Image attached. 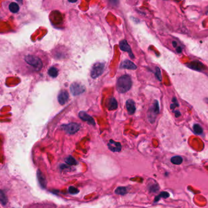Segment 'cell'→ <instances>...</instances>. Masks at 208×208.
I'll return each instance as SVG.
<instances>
[{
	"mask_svg": "<svg viewBox=\"0 0 208 208\" xmlns=\"http://www.w3.org/2000/svg\"><path fill=\"white\" fill-rule=\"evenodd\" d=\"M50 62L48 54L36 46L26 48L12 58L14 70L22 76H35L42 73Z\"/></svg>",
	"mask_w": 208,
	"mask_h": 208,
	"instance_id": "obj_1",
	"label": "cell"
},
{
	"mask_svg": "<svg viewBox=\"0 0 208 208\" xmlns=\"http://www.w3.org/2000/svg\"><path fill=\"white\" fill-rule=\"evenodd\" d=\"M132 86V80L129 75H123L117 81L116 88L118 92L125 93L130 90Z\"/></svg>",
	"mask_w": 208,
	"mask_h": 208,
	"instance_id": "obj_2",
	"label": "cell"
},
{
	"mask_svg": "<svg viewBox=\"0 0 208 208\" xmlns=\"http://www.w3.org/2000/svg\"><path fill=\"white\" fill-rule=\"evenodd\" d=\"M104 64L101 62H97L95 64L91 70L90 75L92 78L95 79L99 77L104 71Z\"/></svg>",
	"mask_w": 208,
	"mask_h": 208,
	"instance_id": "obj_3",
	"label": "cell"
},
{
	"mask_svg": "<svg viewBox=\"0 0 208 208\" xmlns=\"http://www.w3.org/2000/svg\"><path fill=\"white\" fill-rule=\"evenodd\" d=\"M85 90V87L83 85L79 83H77V82L73 83L70 86V91L71 93L75 96H76L84 93Z\"/></svg>",
	"mask_w": 208,
	"mask_h": 208,
	"instance_id": "obj_4",
	"label": "cell"
},
{
	"mask_svg": "<svg viewBox=\"0 0 208 208\" xmlns=\"http://www.w3.org/2000/svg\"><path fill=\"white\" fill-rule=\"evenodd\" d=\"M62 128L68 134H73L76 133L80 129V126L76 123H70L67 125L62 126Z\"/></svg>",
	"mask_w": 208,
	"mask_h": 208,
	"instance_id": "obj_5",
	"label": "cell"
},
{
	"mask_svg": "<svg viewBox=\"0 0 208 208\" xmlns=\"http://www.w3.org/2000/svg\"><path fill=\"white\" fill-rule=\"evenodd\" d=\"M69 99V94L68 93V92L65 90H61L57 96V100L59 103L60 104H65L68 100Z\"/></svg>",
	"mask_w": 208,
	"mask_h": 208,
	"instance_id": "obj_6",
	"label": "cell"
},
{
	"mask_svg": "<svg viewBox=\"0 0 208 208\" xmlns=\"http://www.w3.org/2000/svg\"><path fill=\"white\" fill-rule=\"evenodd\" d=\"M120 48L121 50L122 51H126V52H128L129 53V57L131 58V59H134V56L133 55V53L131 51V47L130 46L128 45L127 41L126 40H121L120 42Z\"/></svg>",
	"mask_w": 208,
	"mask_h": 208,
	"instance_id": "obj_7",
	"label": "cell"
},
{
	"mask_svg": "<svg viewBox=\"0 0 208 208\" xmlns=\"http://www.w3.org/2000/svg\"><path fill=\"white\" fill-rule=\"evenodd\" d=\"M109 149L113 152H119L121 150V145L120 143L115 142L113 140H110L108 144Z\"/></svg>",
	"mask_w": 208,
	"mask_h": 208,
	"instance_id": "obj_8",
	"label": "cell"
},
{
	"mask_svg": "<svg viewBox=\"0 0 208 208\" xmlns=\"http://www.w3.org/2000/svg\"><path fill=\"white\" fill-rule=\"evenodd\" d=\"M37 179L40 187L42 189H46L47 186V181L45 175L39 169L37 172Z\"/></svg>",
	"mask_w": 208,
	"mask_h": 208,
	"instance_id": "obj_9",
	"label": "cell"
},
{
	"mask_svg": "<svg viewBox=\"0 0 208 208\" xmlns=\"http://www.w3.org/2000/svg\"><path fill=\"white\" fill-rule=\"evenodd\" d=\"M79 117L81 120L85 121H87V123H89L90 125H92L93 126L95 125V122L94 119L85 112H84V111L80 112L79 114Z\"/></svg>",
	"mask_w": 208,
	"mask_h": 208,
	"instance_id": "obj_10",
	"label": "cell"
},
{
	"mask_svg": "<svg viewBox=\"0 0 208 208\" xmlns=\"http://www.w3.org/2000/svg\"><path fill=\"white\" fill-rule=\"evenodd\" d=\"M126 109L128 112V114L130 115H132L136 111V104L134 100L129 99L126 102Z\"/></svg>",
	"mask_w": 208,
	"mask_h": 208,
	"instance_id": "obj_11",
	"label": "cell"
},
{
	"mask_svg": "<svg viewBox=\"0 0 208 208\" xmlns=\"http://www.w3.org/2000/svg\"><path fill=\"white\" fill-rule=\"evenodd\" d=\"M121 68H125L129 70H136L137 66L129 60H125L120 65Z\"/></svg>",
	"mask_w": 208,
	"mask_h": 208,
	"instance_id": "obj_12",
	"label": "cell"
},
{
	"mask_svg": "<svg viewBox=\"0 0 208 208\" xmlns=\"http://www.w3.org/2000/svg\"><path fill=\"white\" fill-rule=\"evenodd\" d=\"M8 9L12 13L16 14L20 10V6L15 2H9Z\"/></svg>",
	"mask_w": 208,
	"mask_h": 208,
	"instance_id": "obj_13",
	"label": "cell"
},
{
	"mask_svg": "<svg viewBox=\"0 0 208 208\" xmlns=\"http://www.w3.org/2000/svg\"><path fill=\"white\" fill-rule=\"evenodd\" d=\"M108 109L109 111H113L117 108L118 103L114 98H111L108 102Z\"/></svg>",
	"mask_w": 208,
	"mask_h": 208,
	"instance_id": "obj_14",
	"label": "cell"
},
{
	"mask_svg": "<svg viewBox=\"0 0 208 208\" xmlns=\"http://www.w3.org/2000/svg\"><path fill=\"white\" fill-rule=\"evenodd\" d=\"M58 69L55 67H51L48 70V75H50L51 77L55 78L58 75Z\"/></svg>",
	"mask_w": 208,
	"mask_h": 208,
	"instance_id": "obj_15",
	"label": "cell"
},
{
	"mask_svg": "<svg viewBox=\"0 0 208 208\" xmlns=\"http://www.w3.org/2000/svg\"><path fill=\"white\" fill-rule=\"evenodd\" d=\"M150 112L153 114V115L155 116L156 114H157L159 113V103L157 100L155 101V103L154 104V106L153 107V109H150Z\"/></svg>",
	"mask_w": 208,
	"mask_h": 208,
	"instance_id": "obj_16",
	"label": "cell"
},
{
	"mask_svg": "<svg viewBox=\"0 0 208 208\" xmlns=\"http://www.w3.org/2000/svg\"><path fill=\"white\" fill-rule=\"evenodd\" d=\"M182 158L179 156H175L171 158V162L175 165H180L182 162Z\"/></svg>",
	"mask_w": 208,
	"mask_h": 208,
	"instance_id": "obj_17",
	"label": "cell"
},
{
	"mask_svg": "<svg viewBox=\"0 0 208 208\" xmlns=\"http://www.w3.org/2000/svg\"><path fill=\"white\" fill-rule=\"evenodd\" d=\"M0 202H1V204L3 206H6L7 204L8 200L7 198L6 197V195L1 190H0Z\"/></svg>",
	"mask_w": 208,
	"mask_h": 208,
	"instance_id": "obj_18",
	"label": "cell"
},
{
	"mask_svg": "<svg viewBox=\"0 0 208 208\" xmlns=\"http://www.w3.org/2000/svg\"><path fill=\"white\" fill-rule=\"evenodd\" d=\"M65 162L70 165H74L78 164V162L76 161V160L71 156H69L65 159Z\"/></svg>",
	"mask_w": 208,
	"mask_h": 208,
	"instance_id": "obj_19",
	"label": "cell"
},
{
	"mask_svg": "<svg viewBox=\"0 0 208 208\" xmlns=\"http://www.w3.org/2000/svg\"><path fill=\"white\" fill-rule=\"evenodd\" d=\"M170 196V194L167 192H162L159 195H158L157 196H156L155 197L154 199V202H157L161 198H167Z\"/></svg>",
	"mask_w": 208,
	"mask_h": 208,
	"instance_id": "obj_20",
	"label": "cell"
},
{
	"mask_svg": "<svg viewBox=\"0 0 208 208\" xmlns=\"http://www.w3.org/2000/svg\"><path fill=\"white\" fill-rule=\"evenodd\" d=\"M115 193L117 195H124L127 193V189L125 187H118L115 189Z\"/></svg>",
	"mask_w": 208,
	"mask_h": 208,
	"instance_id": "obj_21",
	"label": "cell"
},
{
	"mask_svg": "<svg viewBox=\"0 0 208 208\" xmlns=\"http://www.w3.org/2000/svg\"><path fill=\"white\" fill-rule=\"evenodd\" d=\"M194 132L196 134H201L203 133V128L198 124H195L193 126Z\"/></svg>",
	"mask_w": 208,
	"mask_h": 208,
	"instance_id": "obj_22",
	"label": "cell"
},
{
	"mask_svg": "<svg viewBox=\"0 0 208 208\" xmlns=\"http://www.w3.org/2000/svg\"><path fill=\"white\" fill-rule=\"evenodd\" d=\"M148 189H149L150 192H157L159 190V186L157 185V184L156 182L153 183L152 185L151 184H149Z\"/></svg>",
	"mask_w": 208,
	"mask_h": 208,
	"instance_id": "obj_23",
	"label": "cell"
},
{
	"mask_svg": "<svg viewBox=\"0 0 208 208\" xmlns=\"http://www.w3.org/2000/svg\"><path fill=\"white\" fill-rule=\"evenodd\" d=\"M155 76L157 78L159 81H162V75H161V71L160 68L159 67H157L156 69V72H155Z\"/></svg>",
	"mask_w": 208,
	"mask_h": 208,
	"instance_id": "obj_24",
	"label": "cell"
},
{
	"mask_svg": "<svg viewBox=\"0 0 208 208\" xmlns=\"http://www.w3.org/2000/svg\"><path fill=\"white\" fill-rule=\"evenodd\" d=\"M79 192V190L75 187H73V186H70L68 188V192L70 193V194H72V195H75V194H77Z\"/></svg>",
	"mask_w": 208,
	"mask_h": 208,
	"instance_id": "obj_25",
	"label": "cell"
},
{
	"mask_svg": "<svg viewBox=\"0 0 208 208\" xmlns=\"http://www.w3.org/2000/svg\"><path fill=\"white\" fill-rule=\"evenodd\" d=\"M202 64H201L200 63L199 64V63H192V64H190V65H189L188 66L189 67H190L192 69H197V70H200V68H201V67H200V65H201Z\"/></svg>",
	"mask_w": 208,
	"mask_h": 208,
	"instance_id": "obj_26",
	"label": "cell"
},
{
	"mask_svg": "<svg viewBox=\"0 0 208 208\" xmlns=\"http://www.w3.org/2000/svg\"><path fill=\"white\" fill-rule=\"evenodd\" d=\"M173 104L171 105V109H173V108L175 109L176 106H179V104L178 103V101H177V100H176V99L175 98H173Z\"/></svg>",
	"mask_w": 208,
	"mask_h": 208,
	"instance_id": "obj_27",
	"label": "cell"
},
{
	"mask_svg": "<svg viewBox=\"0 0 208 208\" xmlns=\"http://www.w3.org/2000/svg\"><path fill=\"white\" fill-rule=\"evenodd\" d=\"M175 115H176V117H178L179 116L181 115V114H180V112H179L178 111H175Z\"/></svg>",
	"mask_w": 208,
	"mask_h": 208,
	"instance_id": "obj_28",
	"label": "cell"
}]
</instances>
